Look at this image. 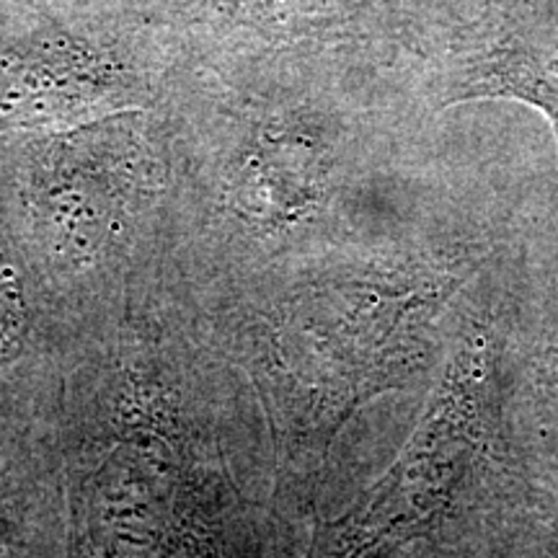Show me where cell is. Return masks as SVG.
<instances>
[{
    "label": "cell",
    "mask_w": 558,
    "mask_h": 558,
    "mask_svg": "<svg viewBox=\"0 0 558 558\" xmlns=\"http://www.w3.org/2000/svg\"><path fill=\"white\" fill-rule=\"evenodd\" d=\"M520 507L497 373L473 349L452 362L386 476L318 535L308 558H390L414 543L469 538Z\"/></svg>",
    "instance_id": "6da1fadb"
},
{
    "label": "cell",
    "mask_w": 558,
    "mask_h": 558,
    "mask_svg": "<svg viewBox=\"0 0 558 558\" xmlns=\"http://www.w3.org/2000/svg\"><path fill=\"white\" fill-rule=\"evenodd\" d=\"M437 99L525 101L554 124L558 143V0H486L442 60Z\"/></svg>",
    "instance_id": "7a4b0ae2"
},
{
    "label": "cell",
    "mask_w": 558,
    "mask_h": 558,
    "mask_svg": "<svg viewBox=\"0 0 558 558\" xmlns=\"http://www.w3.org/2000/svg\"><path fill=\"white\" fill-rule=\"evenodd\" d=\"M21 331H24V308L16 279L0 264V354L19 347Z\"/></svg>",
    "instance_id": "3957f363"
}]
</instances>
